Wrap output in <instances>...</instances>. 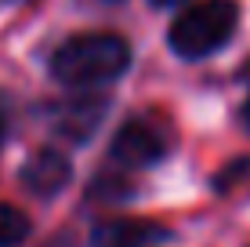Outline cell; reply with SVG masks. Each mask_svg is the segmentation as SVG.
Here are the masks:
<instances>
[{
	"label": "cell",
	"instance_id": "obj_3",
	"mask_svg": "<svg viewBox=\"0 0 250 247\" xmlns=\"http://www.w3.org/2000/svg\"><path fill=\"white\" fill-rule=\"evenodd\" d=\"M113 157L127 167H149L163 157V135L149 124L131 120L127 127H120V135L113 138Z\"/></svg>",
	"mask_w": 250,
	"mask_h": 247
},
{
	"label": "cell",
	"instance_id": "obj_6",
	"mask_svg": "<svg viewBox=\"0 0 250 247\" xmlns=\"http://www.w3.org/2000/svg\"><path fill=\"white\" fill-rule=\"evenodd\" d=\"M163 229L152 222H109L94 229V247H149Z\"/></svg>",
	"mask_w": 250,
	"mask_h": 247
},
{
	"label": "cell",
	"instance_id": "obj_10",
	"mask_svg": "<svg viewBox=\"0 0 250 247\" xmlns=\"http://www.w3.org/2000/svg\"><path fill=\"white\" fill-rule=\"evenodd\" d=\"M0 138H4V116H0Z\"/></svg>",
	"mask_w": 250,
	"mask_h": 247
},
{
	"label": "cell",
	"instance_id": "obj_1",
	"mask_svg": "<svg viewBox=\"0 0 250 247\" xmlns=\"http://www.w3.org/2000/svg\"><path fill=\"white\" fill-rule=\"evenodd\" d=\"M131 62V51L113 33H83L65 40L51 58V73L65 88H98L116 80Z\"/></svg>",
	"mask_w": 250,
	"mask_h": 247
},
{
	"label": "cell",
	"instance_id": "obj_9",
	"mask_svg": "<svg viewBox=\"0 0 250 247\" xmlns=\"http://www.w3.org/2000/svg\"><path fill=\"white\" fill-rule=\"evenodd\" d=\"M243 120H247V127H250V98H247V106H243Z\"/></svg>",
	"mask_w": 250,
	"mask_h": 247
},
{
	"label": "cell",
	"instance_id": "obj_8",
	"mask_svg": "<svg viewBox=\"0 0 250 247\" xmlns=\"http://www.w3.org/2000/svg\"><path fill=\"white\" fill-rule=\"evenodd\" d=\"M156 7H174V4H182V0H152Z\"/></svg>",
	"mask_w": 250,
	"mask_h": 247
},
{
	"label": "cell",
	"instance_id": "obj_4",
	"mask_svg": "<svg viewBox=\"0 0 250 247\" xmlns=\"http://www.w3.org/2000/svg\"><path fill=\"white\" fill-rule=\"evenodd\" d=\"M105 120V98L98 95H80V98H69L65 106L55 109V124L65 138L80 142V138H91L94 131Z\"/></svg>",
	"mask_w": 250,
	"mask_h": 247
},
{
	"label": "cell",
	"instance_id": "obj_7",
	"mask_svg": "<svg viewBox=\"0 0 250 247\" xmlns=\"http://www.w3.org/2000/svg\"><path fill=\"white\" fill-rule=\"evenodd\" d=\"M29 222L22 211H15L11 203H0V247H15L19 240H25Z\"/></svg>",
	"mask_w": 250,
	"mask_h": 247
},
{
	"label": "cell",
	"instance_id": "obj_5",
	"mask_svg": "<svg viewBox=\"0 0 250 247\" xmlns=\"http://www.w3.org/2000/svg\"><path fill=\"white\" fill-rule=\"evenodd\" d=\"M22 182L37 197H51V193H58L69 182V160L62 153H51V149L33 153V160L22 167Z\"/></svg>",
	"mask_w": 250,
	"mask_h": 247
},
{
	"label": "cell",
	"instance_id": "obj_2",
	"mask_svg": "<svg viewBox=\"0 0 250 247\" xmlns=\"http://www.w3.org/2000/svg\"><path fill=\"white\" fill-rule=\"evenodd\" d=\"M236 22H239V7L232 0H200L174 19L170 47L182 58H207L229 44V37L236 33Z\"/></svg>",
	"mask_w": 250,
	"mask_h": 247
}]
</instances>
